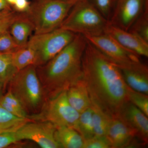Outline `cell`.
<instances>
[{"label": "cell", "mask_w": 148, "mask_h": 148, "mask_svg": "<svg viewBox=\"0 0 148 148\" xmlns=\"http://www.w3.org/2000/svg\"><path fill=\"white\" fill-rule=\"evenodd\" d=\"M82 69L92 105L112 118L119 117L130 102L128 92L131 88L119 68L87 40Z\"/></svg>", "instance_id": "6da1fadb"}, {"label": "cell", "mask_w": 148, "mask_h": 148, "mask_svg": "<svg viewBox=\"0 0 148 148\" xmlns=\"http://www.w3.org/2000/svg\"><path fill=\"white\" fill-rule=\"evenodd\" d=\"M87 40L77 34L63 50L36 70L45 92L49 98L67 90L82 77V58Z\"/></svg>", "instance_id": "7a4b0ae2"}, {"label": "cell", "mask_w": 148, "mask_h": 148, "mask_svg": "<svg viewBox=\"0 0 148 148\" xmlns=\"http://www.w3.org/2000/svg\"><path fill=\"white\" fill-rule=\"evenodd\" d=\"M77 1L67 0H36L25 12L33 24L34 34L58 29Z\"/></svg>", "instance_id": "3957f363"}, {"label": "cell", "mask_w": 148, "mask_h": 148, "mask_svg": "<svg viewBox=\"0 0 148 148\" xmlns=\"http://www.w3.org/2000/svg\"><path fill=\"white\" fill-rule=\"evenodd\" d=\"M108 24L87 0H79L59 28L84 36H96L105 34Z\"/></svg>", "instance_id": "277c9868"}, {"label": "cell", "mask_w": 148, "mask_h": 148, "mask_svg": "<svg viewBox=\"0 0 148 148\" xmlns=\"http://www.w3.org/2000/svg\"><path fill=\"white\" fill-rule=\"evenodd\" d=\"M36 68L32 65L18 71L9 84V89L26 111L34 112L39 108L45 93Z\"/></svg>", "instance_id": "5b68a950"}, {"label": "cell", "mask_w": 148, "mask_h": 148, "mask_svg": "<svg viewBox=\"0 0 148 148\" xmlns=\"http://www.w3.org/2000/svg\"><path fill=\"white\" fill-rule=\"evenodd\" d=\"M77 34L59 28L52 32L31 36L27 44L36 52L37 67L44 65L53 58Z\"/></svg>", "instance_id": "8992f818"}, {"label": "cell", "mask_w": 148, "mask_h": 148, "mask_svg": "<svg viewBox=\"0 0 148 148\" xmlns=\"http://www.w3.org/2000/svg\"><path fill=\"white\" fill-rule=\"evenodd\" d=\"M66 91L49 98L41 114L35 117L36 119L49 122L56 126H67L76 129L80 113L70 105Z\"/></svg>", "instance_id": "52a82bcc"}, {"label": "cell", "mask_w": 148, "mask_h": 148, "mask_svg": "<svg viewBox=\"0 0 148 148\" xmlns=\"http://www.w3.org/2000/svg\"><path fill=\"white\" fill-rule=\"evenodd\" d=\"M84 36L120 69L128 68L141 61L140 56L127 50L107 34Z\"/></svg>", "instance_id": "ba28073f"}, {"label": "cell", "mask_w": 148, "mask_h": 148, "mask_svg": "<svg viewBox=\"0 0 148 148\" xmlns=\"http://www.w3.org/2000/svg\"><path fill=\"white\" fill-rule=\"evenodd\" d=\"M56 127L47 121L27 123L16 131L20 141L32 140L42 148H60L54 137Z\"/></svg>", "instance_id": "9c48e42d"}, {"label": "cell", "mask_w": 148, "mask_h": 148, "mask_svg": "<svg viewBox=\"0 0 148 148\" xmlns=\"http://www.w3.org/2000/svg\"><path fill=\"white\" fill-rule=\"evenodd\" d=\"M148 8V0H117L108 23L128 31L137 18Z\"/></svg>", "instance_id": "30bf717a"}, {"label": "cell", "mask_w": 148, "mask_h": 148, "mask_svg": "<svg viewBox=\"0 0 148 148\" xmlns=\"http://www.w3.org/2000/svg\"><path fill=\"white\" fill-rule=\"evenodd\" d=\"M106 138L111 148H131L145 145L137 132L119 118L111 120Z\"/></svg>", "instance_id": "8fae6325"}, {"label": "cell", "mask_w": 148, "mask_h": 148, "mask_svg": "<svg viewBox=\"0 0 148 148\" xmlns=\"http://www.w3.org/2000/svg\"><path fill=\"white\" fill-rule=\"evenodd\" d=\"M105 34L110 36L127 50L141 57H148V43L126 31L108 24Z\"/></svg>", "instance_id": "7c38bea8"}, {"label": "cell", "mask_w": 148, "mask_h": 148, "mask_svg": "<svg viewBox=\"0 0 148 148\" xmlns=\"http://www.w3.org/2000/svg\"><path fill=\"white\" fill-rule=\"evenodd\" d=\"M119 118L135 130L139 138L147 144L148 116L142 111L129 102L123 110Z\"/></svg>", "instance_id": "4fadbf2b"}, {"label": "cell", "mask_w": 148, "mask_h": 148, "mask_svg": "<svg viewBox=\"0 0 148 148\" xmlns=\"http://www.w3.org/2000/svg\"><path fill=\"white\" fill-rule=\"evenodd\" d=\"M120 69L125 81L130 88L148 95V68L147 65L140 61L130 67Z\"/></svg>", "instance_id": "5bb4252c"}, {"label": "cell", "mask_w": 148, "mask_h": 148, "mask_svg": "<svg viewBox=\"0 0 148 148\" xmlns=\"http://www.w3.org/2000/svg\"><path fill=\"white\" fill-rule=\"evenodd\" d=\"M66 93L70 105L80 114L89 108L92 105L82 77L69 88Z\"/></svg>", "instance_id": "9a60e30c"}, {"label": "cell", "mask_w": 148, "mask_h": 148, "mask_svg": "<svg viewBox=\"0 0 148 148\" xmlns=\"http://www.w3.org/2000/svg\"><path fill=\"white\" fill-rule=\"evenodd\" d=\"M9 31L16 44L23 47L27 45L34 28L26 13H19L11 25Z\"/></svg>", "instance_id": "2e32d148"}, {"label": "cell", "mask_w": 148, "mask_h": 148, "mask_svg": "<svg viewBox=\"0 0 148 148\" xmlns=\"http://www.w3.org/2000/svg\"><path fill=\"white\" fill-rule=\"evenodd\" d=\"M56 140L60 148H83L84 140L77 130L67 126H56Z\"/></svg>", "instance_id": "e0dca14e"}, {"label": "cell", "mask_w": 148, "mask_h": 148, "mask_svg": "<svg viewBox=\"0 0 148 148\" xmlns=\"http://www.w3.org/2000/svg\"><path fill=\"white\" fill-rule=\"evenodd\" d=\"M12 61V53H0V94L18 72Z\"/></svg>", "instance_id": "ac0fdd59"}, {"label": "cell", "mask_w": 148, "mask_h": 148, "mask_svg": "<svg viewBox=\"0 0 148 148\" xmlns=\"http://www.w3.org/2000/svg\"><path fill=\"white\" fill-rule=\"evenodd\" d=\"M31 119L23 118L12 114L0 105V133L16 131Z\"/></svg>", "instance_id": "d6986e66"}, {"label": "cell", "mask_w": 148, "mask_h": 148, "mask_svg": "<svg viewBox=\"0 0 148 148\" xmlns=\"http://www.w3.org/2000/svg\"><path fill=\"white\" fill-rule=\"evenodd\" d=\"M12 58L14 65L18 71L32 65L36 66V52L27 44L12 53Z\"/></svg>", "instance_id": "ffe728a7"}, {"label": "cell", "mask_w": 148, "mask_h": 148, "mask_svg": "<svg viewBox=\"0 0 148 148\" xmlns=\"http://www.w3.org/2000/svg\"><path fill=\"white\" fill-rule=\"evenodd\" d=\"M94 136L105 137L112 118L92 105Z\"/></svg>", "instance_id": "44dd1931"}, {"label": "cell", "mask_w": 148, "mask_h": 148, "mask_svg": "<svg viewBox=\"0 0 148 148\" xmlns=\"http://www.w3.org/2000/svg\"><path fill=\"white\" fill-rule=\"evenodd\" d=\"M76 130L86 140L94 136L92 105L89 108L80 114Z\"/></svg>", "instance_id": "7402d4cb"}, {"label": "cell", "mask_w": 148, "mask_h": 148, "mask_svg": "<svg viewBox=\"0 0 148 148\" xmlns=\"http://www.w3.org/2000/svg\"><path fill=\"white\" fill-rule=\"evenodd\" d=\"M128 31L148 43V8L137 18Z\"/></svg>", "instance_id": "603a6c76"}, {"label": "cell", "mask_w": 148, "mask_h": 148, "mask_svg": "<svg viewBox=\"0 0 148 148\" xmlns=\"http://www.w3.org/2000/svg\"><path fill=\"white\" fill-rule=\"evenodd\" d=\"M109 22L117 0H87Z\"/></svg>", "instance_id": "cb8c5ba5"}, {"label": "cell", "mask_w": 148, "mask_h": 148, "mask_svg": "<svg viewBox=\"0 0 148 148\" xmlns=\"http://www.w3.org/2000/svg\"><path fill=\"white\" fill-rule=\"evenodd\" d=\"M148 95L130 88L128 92L130 102L148 116Z\"/></svg>", "instance_id": "d4e9b609"}, {"label": "cell", "mask_w": 148, "mask_h": 148, "mask_svg": "<svg viewBox=\"0 0 148 148\" xmlns=\"http://www.w3.org/2000/svg\"><path fill=\"white\" fill-rule=\"evenodd\" d=\"M20 47L14 40L9 30L0 33V53H13Z\"/></svg>", "instance_id": "484cf974"}, {"label": "cell", "mask_w": 148, "mask_h": 148, "mask_svg": "<svg viewBox=\"0 0 148 148\" xmlns=\"http://www.w3.org/2000/svg\"><path fill=\"white\" fill-rule=\"evenodd\" d=\"M18 13L11 7L0 12V33L9 30L11 25Z\"/></svg>", "instance_id": "4316f807"}, {"label": "cell", "mask_w": 148, "mask_h": 148, "mask_svg": "<svg viewBox=\"0 0 148 148\" xmlns=\"http://www.w3.org/2000/svg\"><path fill=\"white\" fill-rule=\"evenodd\" d=\"M83 148H111V146L106 138L93 136L84 140Z\"/></svg>", "instance_id": "83f0119b"}, {"label": "cell", "mask_w": 148, "mask_h": 148, "mask_svg": "<svg viewBox=\"0 0 148 148\" xmlns=\"http://www.w3.org/2000/svg\"><path fill=\"white\" fill-rule=\"evenodd\" d=\"M20 141L16 131H10L0 133V148L8 146Z\"/></svg>", "instance_id": "f1b7e54d"}, {"label": "cell", "mask_w": 148, "mask_h": 148, "mask_svg": "<svg viewBox=\"0 0 148 148\" xmlns=\"http://www.w3.org/2000/svg\"><path fill=\"white\" fill-rule=\"evenodd\" d=\"M31 3L28 0H16L11 7L18 13H24L28 10Z\"/></svg>", "instance_id": "f546056e"}, {"label": "cell", "mask_w": 148, "mask_h": 148, "mask_svg": "<svg viewBox=\"0 0 148 148\" xmlns=\"http://www.w3.org/2000/svg\"><path fill=\"white\" fill-rule=\"evenodd\" d=\"M10 7L6 0H0V12Z\"/></svg>", "instance_id": "4dcf8cb0"}, {"label": "cell", "mask_w": 148, "mask_h": 148, "mask_svg": "<svg viewBox=\"0 0 148 148\" xmlns=\"http://www.w3.org/2000/svg\"><path fill=\"white\" fill-rule=\"evenodd\" d=\"M16 0H6L7 2L11 7L14 5Z\"/></svg>", "instance_id": "1f68e13d"}, {"label": "cell", "mask_w": 148, "mask_h": 148, "mask_svg": "<svg viewBox=\"0 0 148 148\" xmlns=\"http://www.w3.org/2000/svg\"><path fill=\"white\" fill-rule=\"evenodd\" d=\"M67 1H77L79 0H67Z\"/></svg>", "instance_id": "d6a6232c"}, {"label": "cell", "mask_w": 148, "mask_h": 148, "mask_svg": "<svg viewBox=\"0 0 148 148\" xmlns=\"http://www.w3.org/2000/svg\"><path fill=\"white\" fill-rule=\"evenodd\" d=\"M0 95H1V94H0Z\"/></svg>", "instance_id": "836d02e7"}]
</instances>
